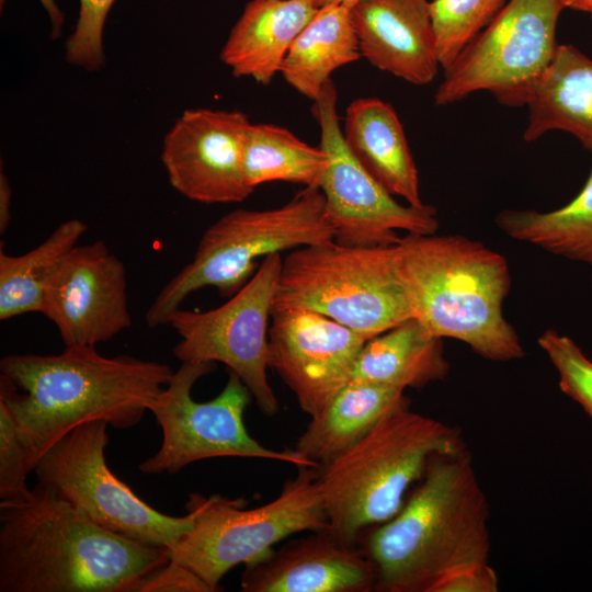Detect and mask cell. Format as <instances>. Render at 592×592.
Listing matches in <instances>:
<instances>
[{
    "label": "cell",
    "mask_w": 592,
    "mask_h": 592,
    "mask_svg": "<svg viewBox=\"0 0 592 592\" xmlns=\"http://www.w3.org/2000/svg\"><path fill=\"white\" fill-rule=\"evenodd\" d=\"M170 549L136 543L36 483L0 501V592H139Z\"/></svg>",
    "instance_id": "cell-1"
},
{
    "label": "cell",
    "mask_w": 592,
    "mask_h": 592,
    "mask_svg": "<svg viewBox=\"0 0 592 592\" xmlns=\"http://www.w3.org/2000/svg\"><path fill=\"white\" fill-rule=\"evenodd\" d=\"M172 374L164 363L107 357L94 345H69L56 355L2 357L0 400L37 464L81 424L104 421L118 430L136 425Z\"/></svg>",
    "instance_id": "cell-2"
},
{
    "label": "cell",
    "mask_w": 592,
    "mask_h": 592,
    "mask_svg": "<svg viewBox=\"0 0 592 592\" xmlns=\"http://www.w3.org/2000/svg\"><path fill=\"white\" fill-rule=\"evenodd\" d=\"M419 482L363 538L377 591L430 592L445 574L489 560V504L467 449L433 455Z\"/></svg>",
    "instance_id": "cell-3"
},
{
    "label": "cell",
    "mask_w": 592,
    "mask_h": 592,
    "mask_svg": "<svg viewBox=\"0 0 592 592\" xmlns=\"http://www.w3.org/2000/svg\"><path fill=\"white\" fill-rule=\"evenodd\" d=\"M414 318L440 338L466 343L479 356L508 362L524 356L503 316L511 287L505 258L460 235H407L394 246Z\"/></svg>",
    "instance_id": "cell-4"
},
{
    "label": "cell",
    "mask_w": 592,
    "mask_h": 592,
    "mask_svg": "<svg viewBox=\"0 0 592 592\" xmlns=\"http://www.w3.org/2000/svg\"><path fill=\"white\" fill-rule=\"evenodd\" d=\"M464 448L454 428L409 407L394 411L316 468L327 530L346 543L357 544L365 530L399 512L433 455Z\"/></svg>",
    "instance_id": "cell-5"
},
{
    "label": "cell",
    "mask_w": 592,
    "mask_h": 592,
    "mask_svg": "<svg viewBox=\"0 0 592 592\" xmlns=\"http://www.w3.org/2000/svg\"><path fill=\"white\" fill-rule=\"evenodd\" d=\"M333 240L319 187H304L275 208L231 210L204 231L192 261L160 289L145 314L146 325H168L182 301L203 287L232 296L255 273L260 259Z\"/></svg>",
    "instance_id": "cell-6"
},
{
    "label": "cell",
    "mask_w": 592,
    "mask_h": 592,
    "mask_svg": "<svg viewBox=\"0 0 592 592\" xmlns=\"http://www.w3.org/2000/svg\"><path fill=\"white\" fill-rule=\"evenodd\" d=\"M299 307L369 338L414 318L391 247L329 241L294 249L283 260L272 310Z\"/></svg>",
    "instance_id": "cell-7"
},
{
    "label": "cell",
    "mask_w": 592,
    "mask_h": 592,
    "mask_svg": "<svg viewBox=\"0 0 592 592\" xmlns=\"http://www.w3.org/2000/svg\"><path fill=\"white\" fill-rule=\"evenodd\" d=\"M298 468L275 499L252 509L243 499L190 493L185 508L194 516L193 525L170 549V559L216 592L228 571L258 560L286 537L327 530L316 468Z\"/></svg>",
    "instance_id": "cell-8"
},
{
    "label": "cell",
    "mask_w": 592,
    "mask_h": 592,
    "mask_svg": "<svg viewBox=\"0 0 592 592\" xmlns=\"http://www.w3.org/2000/svg\"><path fill=\"white\" fill-rule=\"evenodd\" d=\"M215 367L212 362H181L173 372L149 408L161 428L162 443L156 454L138 465V470L146 475L177 474L194 462L215 457L263 458L314 467L293 449L269 448L249 434L243 415L252 396L235 373L230 372L224 389L212 400L192 398L194 384Z\"/></svg>",
    "instance_id": "cell-9"
},
{
    "label": "cell",
    "mask_w": 592,
    "mask_h": 592,
    "mask_svg": "<svg viewBox=\"0 0 592 592\" xmlns=\"http://www.w3.org/2000/svg\"><path fill=\"white\" fill-rule=\"evenodd\" d=\"M563 9L561 0H510L444 69L435 104L487 91L505 106L526 105L555 57Z\"/></svg>",
    "instance_id": "cell-10"
},
{
    "label": "cell",
    "mask_w": 592,
    "mask_h": 592,
    "mask_svg": "<svg viewBox=\"0 0 592 592\" xmlns=\"http://www.w3.org/2000/svg\"><path fill=\"white\" fill-rule=\"evenodd\" d=\"M107 423L81 424L37 462V482L80 509L101 527L136 543L171 549L194 516L157 511L116 477L105 460Z\"/></svg>",
    "instance_id": "cell-11"
},
{
    "label": "cell",
    "mask_w": 592,
    "mask_h": 592,
    "mask_svg": "<svg viewBox=\"0 0 592 592\" xmlns=\"http://www.w3.org/2000/svg\"><path fill=\"white\" fill-rule=\"evenodd\" d=\"M282 263L281 253L265 257L251 278L219 307L206 311L179 308L168 321L180 337L173 348L179 361L225 364L266 415L276 414L280 408L266 369L269 318Z\"/></svg>",
    "instance_id": "cell-12"
},
{
    "label": "cell",
    "mask_w": 592,
    "mask_h": 592,
    "mask_svg": "<svg viewBox=\"0 0 592 592\" xmlns=\"http://www.w3.org/2000/svg\"><path fill=\"white\" fill-rule=\"evenodd\" d=\"M338 93L330 79L314 101L320 146L330 158L319 189L334 241L362 248L391 247L407 235H431L439 229L434 206L401 205L352 155L337 112Z\"/></svg>",
    "instance_id": "cell-13"
},
{
    "label": "cell",
    "mask_w": 592,
    "mask_h": 592,
    "mask_svg": "<svg viewBox=\"0 0 592 592\" xmlns=\"http://www.w3.org/2000/svg\"><path fill=\"white\" fill-rule=\"evenodd\" d=\"M369 339L308 309H274L267 365L291 388L301 410L314 418L351 382L357 356Z\"/></svg>",
    "instance_id": "cell-14"
},
{
    "label": "cell",
    "mask_w": 592,
    "mask_h": 592,
    "mask_svg": "<svg viewBox=\"0 0 592 592\" xmlns=\"http://www.w3.org/2000/svg\"><path fill=\"white\" fill-rule=\"evenodd\" d=\"M249 124L240 111H184L162 143L161 161L171 186L204 204L244 201L254 191L246 179L242 160Z\"/></svg>",
    "instance_id": "cell-15"
},
{
    "label": "cell",
    "mask_w": 592,
    "mask_h": 592,
    "mask_svg": "<svg viewBox=\"0 0 592 592\" xmlns=\"http://www.w3.org/2000/svg\"><path fill=\"white\" fill-rule=\"evenodd\" d=\"M42 314L65 346L113 339L132 325L124 263L102 240L77 244L50 278Z\"/></svg>",
    "instance_id": "cell-16"
},
{
    "label": "cell",
    "mask_w": 592,
    "mask_h": 592,
    "mask_svg": "<svg viewBox=\"0 0 592 592\" xmlns=\"http://www.w3.org/2000/svg\"><path fill=\"white\" fill-rule=\"evenodd\" d=\"M376 569L357 544L311 531L244 565L243 592H368Z\"/></svg>",
    "instance_id": "cell-17"
},
{
    "label": "cell",
    "mask_w": 592,
    "mask_h": 592,
    "mask_svg": "<svg viewBox=\"0 0 592 592\" xmlns=\"http://www.w3.org/2000/svg\"><path fill=\"white\" fill-rule=\"evenodd\" d=\"M362 57L415 86L441 67L428 0H357L350 7Z\"/></svg>",
    "instance_id": "cell-18"
},
{
    "label": "cell",
    "mask_w": 592,
    "mask_h": 592,
    "mask_svg": "<svg viewBox=\"0 0 592 592\" xmlns=\"http://www.w3.org/2000/svg\"><path fill=\"white\" fill-rule=\"evenodd\" d=\"M318 9L316 0H250L221 49V61L235 77L270 84Z\"/></svg>",
    "instance_id": "cell-19"
},
{
    "label": "cell",
    "mask_w": 592,
    "mask_h": 592,
    "mask_svg": "<svg viewBox=\"0 0 592 592\" xmlns=\"http://www.w3.org/2000/svg\"><path fill=\"white\" fill-rule=\"evenodd\" d=\"M342 134L352 155L390 194L409 205L424 204L403 127L389 103L354 100L345 110Z\"/></svg>",
    "instance_id": "cell-20"
},
{
    "label": "cell",
    "mask_w": 592,
    "mask_h": 592,
    "mask_svg": "<svg viewBox=\"0 0 592 592\" xmlns=\"http://www.w3.org/2000/svg\"><path fill=\"white\" fill-rule=\"evenodd\" d=\"M526 105V141L562 130L592 151V59L578 48L558 45Z\"/></svg>",
    "instance_id": "cell-21"
},
{
    "label": "cell",
    "mask_w": 592,
    "mask_h": 592,
    "mask_svg": "<svg viewBox=\"0 0 592 592\" xmlns=\"http://www.w3.org/2000/svg\"><path fill=\"white\" fill-rule=\"evenodd\" d=\"M409 406L405 389L351 380L320 414L311 418L293 451L318 468L382 419Z\"/></svg>",
    "instance_id": "cell-22"
},
{
    "label": "cell",
    "mask_w": 592,
    "mask_h": 592,
    "mask_svg": "<svg viewBox=\"0 0 592 592\" xmlns=\"http://www.w3.org/2000/svg\"><path fill=\"white\" fill-rule=\"evenodd\" d=\"M442 340L410 318L365 342L351 380L405 390L441 380L449 371Z\"/></svg>",
    "instance_id": "cell-23"
},
{
    "label": "cell",
    "mask_w": 592,
    "mask_h": 592,
    "mask_svg": "<svg viewBox=\"0 0 592 592\" xmlns=\"http://www.w3.org/2000/svg\"><path fill=\"white\" fill-rule=\"evenodd\" d=\"M360 57L350 8L328 4L295 38L280 72L297 92L315 101L334 70Z\"/></svg>",
    "instance_id": "cell-24"
},
{
    "label": "cell",
    "mask_w": 592,
    "mask_h": 592,
    "mask_svg": "<svg viewBox=\"0 0 592 592\" xmlns=\"http://www.w3.org/2000/svg\"><path fill=\"white\" fill-rule=\"evenodd\" d=\"M87 229L86 223L72 218L22 255L0 250V320L29 312L42 314L50 278Z\"/></svg>",
    "instance_id": "cell-25"
},
{
    "label": "cell",
    "mask_w": 592,
    "mask_h": 592,
    "mask_svg": "<svg viewBox=\"0 0 592 592\" xmlns=\"http://www.w3.org/2000/svg\"><path fill=\"white\" fill-rule=\"evenodd\" d=\"M496 224L506 236L592 265V170L580 193L551 212L505 209Z\"/></svg>",
    "instance_id": "cell-26"
},
{
    "label": "cell",
    "mask_w": 592,
    "mask_h": 592,
    "mask_svg": "<svg viewBox=\"0 0 592 592\" xmlns=\"http://www.w3.org/2000/svg\"><path fill=\"white\" fill-rule=\"evenodd\" d=\"M242 160L253 189L273 181L319 187L330 162L320 145L310 146L281 126L251 123L243 137Z\"/></svg>",
    "instance_id": "cell-27"
},
{
    "label": "cell",
    "mask_w": 592,
    "mask_h": 592,
    "mask_svg": "<svg viewBox=\"0 0 592 592\" xmlns=\"http://www.w3.org/2000/svg\"><path fill=\"white\" fill-rule=\"evenodd\" d=\"M505 0H432L431 18L440 65L448 68L496 18Z\"/></svg>",
    "instance_id": "cell-28"
},
{
    "label": "cell",
    "mask_w": 592,
    "mask_h": 592,
    "mask_svg": "<svg viewBox=\"0 0 592 592\" xmlns=\"http://www.w3.org/2000/svg\"><path fill=\"white\" fill-rule=\"evenodd\" d=\"M537 342L557 371L561 391L592 419V361L571 338L554 329L544 331Z\"/></svg>",
    "instance_id": "cell-29"
},
{
    "label": "cell",
    "mask_w": 592,
    "mask_h": 592,
    "mask_svg": "<svg viewBox=\"0 0 592 592\" xmlns=\"http://www.w3.org/2000/svg\"><path fill=\"white\" fill-rule=\"evenodd\" d=\"M115 0H79V15L65 43V60L87 71L104 66L103 32Z\"/></svg>",
    "instance_id": "cell-30"
},
{
    "label": "cell",
    "mask_w": 592,
    "mask_h": 592,
    "mask_svg": "<svg viewBox=\"0 0 592 592\" xmlns=\"http://www.w3.org/2000/svg\"><path fill=\"white\" fill-rule=\"evenodd\" d=\"M36 460L20 434L7 405L0 400V501L26 494V477Z\"/></svg>",
    "instance_id": "cell-31"
},
{
    "label": "cell",
    "mask_w": 592,
    "mask_h": 592,
    "mask_svg": "<svg viewBox=\"0 0 592 592\" xmlns=\"http://www.w3.org/2000/svg\"><path fill=\"white\" fill-rule=\"evenodd\" d=\"M499 579L488 562L458 568L439 581L430 592H497Z\"/></svg>",
    "instance_id": "cell-32"
},
{
    "label": "cell",
    "mask_w": 592,
    "mask_h": 592,
    "mask_svg": "<svg viewBox=\"0 0 592 592\" xmlns=\"http://www.w3.org/2000/svg\"><path fill=\"white\" fill-rule=\"evenodd\" d=\"M139 592H213L191 569L169 560L153 572L141 585Z\"/></svg>",
    "instance_id": "cell-33"
},
{
    "label": "cell",
    "mask_w": 592,
    "mask_h": 592,
    "mask_svg": "<svg viewBox=\"0 0 592 592\" xmlns=\"http://www.w3.org/2000/svg\"><path fill=\"white\" fill-rule=\"evenodd\" d=\"M12 190L3 170L0 172V234H5L11 219Z\"/></svg>",
    "instance_id": "cell-34"
},
{
    "label": "cell",
    "mask_w": 592,
    "mask_h": 592,
    "mask_svg": "<svg viewBox=\"0 0 592 592\" xmlns=\"http://www.w3.org/2000/svg\"><path fill=\"white\" fill-rule=\"evenodd\" d=\"M38 1L45 9L47 15L49 16V21L52 25V31H50L52 39L59 38L61 36L62 25L65 22V15L62 11L60 10L56 0H38Z\"/></svg>",
    "instance_id": "cell-35"
},
{
    "label": "cell",
    "mask_w": 592,
    "mask_h": 592,
    "mask_svg": "<svg viewBox=\"0 0 592 592\" xmlns=\"http://www.w3.org/2000/svg\"><path fill=\"white\" fill-rule=\"evenodd\" d=\"M563 8L590 13L592 15V0H561Z\"/></svg>",
    "instance_id": "cell-36"
},
{
    "label": "cell",
    "mask_w": 592,
    "mask_h": 592,
    "mask_svg": "<svg viewBox=\"0 0 592 592\" xmlns=\"http://www.w3.org/2000/svg\"><path fill=\"white\" fill-rule=\"evenodd\" d=\"M357 0H316L319 8L328 4H343L348 8L352 7Z\"/></svg>",
    "instance_id": "cell-37"
},
{
    "label": "cell",
    "mask_w": 592,
    "mask_h": 592,
    "mask_svg": "<svg viewBox=\"0 0 592 592\" xmlns=\"http://www.w3.org/2000/svg\"><path fill=\"white\" fill-rule=\"evenodd\" d=\"M591 284H592V275H591Z\"/></svg>",
    "instance_id": "cell-38"
},
{
    "label": "cell",
    "mask_w": 592,
    "mask_h": 592,
    "mask_svg": "<svg viewBox=\"0 0 592 592\" xmlns=\"http://www.w3.org/2000/svg\"><path fill=\"white\" fill-rule=\"evenodd\" d=\"M591 19H592V15H591Z\"/></svg>",
    "instance_id": "cell-39"
}]
</instances>
